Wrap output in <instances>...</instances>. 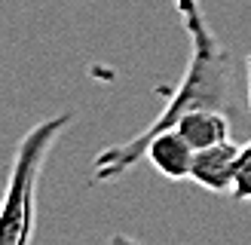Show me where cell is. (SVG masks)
I'll return each instance as SVG.
<instances>
[{"mask_svg":"<svg viewBox=\"0 0 251 245\" xmlns=\"http://www.w3.org/2000/svg\"><path fill=\"white\" fill-rule=\"evenodd\" d=\"M190 37V61H187V74L175 89H166V107L156 120L150 122L144 132L123 144H110L92 163V184H110L123 178L138 159H144V147L153 135L175 129L178 120L193 107H224L230 110V55L227 49L218 43L211 28H199Z\"/></svg>","mask_w":251,"mask_h":245,"instance_id":"cell-1","label":"cell"},{"mask_svg":"<svg viewBox=\"0 0 251 245\" xmlns=\"http://www.w3.org/2000/svg\"><path fill=\"white\" fill-rule=\"evenodd\" d=\"M74 122V110L40 120L22 135L9 166V178L0 196V245H28L37 230V184L55 141Z\"/></svg>","mask_w":251,"mask_h":245,"instance_id":"cell-2","label":"cell"},{"mask_svg":"<svg viewBox=\"0 0 251 245\" xmlns=\"http://www.w3.org/2000/svg\"><path fill=\"white\" fill-rule=\"evenodd\" d=\"M236 156H239V144L236 141H221L215 147H202L193 156L190 181H196L208 193H233V172H236Z\"/></svg>","mask_w":251,"mask_h":245,"instance_id":"cell-3","label":"cell"},{"mask_svg":"<svg viewBox=\"0 0 251 245\" xmlns=\"http://www.w3.org/2000/svg\"><path fill=\"white\" fill-rule=\"evenodd\" d=\"M193 156H196V150L178 129H166V132L153 135V138L147 141V147H144V159L169 181L190 178Z\"/></svg>","mask_w":251,"mask_h":245,"instance_id":"cell-4","label":"cell"},{"mask_svg":"<svg viewBox=\"0 0 251 245\" xmlns=\"http://www.w3.org/2000/svg\"><path fill=\"white\" fill-rule=\"evenodd\" d=\"M178 129L193 150L215 147L221 141H230V117L224 107H193L178 120Z\"/></svg>","mask_w":251,"mask_h":245,"instance_id":"cell-5","label":"cell"},{"mask_svg":"<svg viewBox=\"0 0 251 245\" xmlns=\"http://www.w3.org/2000/svg\"><path fill=\"white\" fill-rule=\"evenodd\" d=\"M233 199L248 202L251 199V141L239 144V156H236V172H233Z\"/></svg>","mask_w":251,"mask_h":245,"instance_id":"cell-6","label":"cell"},{"mask_svg":"<svg viewBox=\"0 0 251 245\" xmlns=\"http://www.w3.org/2000/svg\"><path fill=\"white\" fill-rule=\"evenodd\" d=\"M175 9H178L187 34H193V31H199V28L208 24L205 16H202V9H199V0H175Z\"/></svg>","mask_w":251,"mask_h":245,"instance_id":"cell-7","label":"cell"},{"mask_svg":"<svg viewBox=\"0 0 251 245\" xmlns=\"http://www.w3.org/2000/svg\"><path fill=\"white\" fill-rule=\"evenodd\" d=\"M248 107H251V52H248Z\"/></svg>","mask_w":251,"mask_h":245,"instance_id":"cell-8","label":"cell"}]
</instances>
